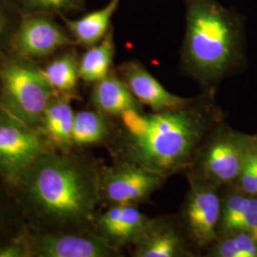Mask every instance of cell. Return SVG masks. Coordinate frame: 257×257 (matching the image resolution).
<instances>
[{"instance_id": "20", "label": "cell", "mask_w": 257, "mask_h": 257, "mask_svg": "<svg viewBox=\"0 0 257 257\" xmlns=\"http://www.w3.org/2000/svg\"><path fill=\"white\" fill-rule=\"evenodd\" d=\"M148 224L147 218L137 208L131 204L123 205L119 219L109 236L119 242L137 240Z\"/></svg>"}, {"instance_id": "6", "label": "cell", "mask_w": 257, "mask_h": 257, "mask_svg": "<svg viewBox=\"0 0 257 257\" xmlns=\"http://www.w3.org/2000/svg\"><path fill=\"white\" fill-rule=\"evenodd\" d=\"M44 155L42 141L27 125L11 116L0 117V169L19 175Z\"/></svg>"}, {"instance_id": "19", "label": "cell", "mask_w": 257, "mask_h": 257, "mask_svg": "<svg viewBox=\"0 0 257 257\" xmlns=\"http://www.w3.org/2000/svg\"><path fill=\"white\" fill-rule=\"evenodd\" d=\"M107 133L101 116L93 111L74 113L73 141L76 144H92L100 141Z\"/></svg>"}, {"instance_id": "16", "label": "cell", "mask_w": 257, "mask_h": 257, "mask_svg": "<svg viewBox=\"0 0 257 257\" xmlns=\"http://www.w3.org/2000/svg\"><path fill=\"white\" fill-rule=\"evenodd\" d=\"M137 256L175 257L181 253V242L174 230L148 224L136 240Z\"/></svg>"}, {"instance_id": "24", "label": "cell", "mask_w": 257, "mask_h": 257, "mask_svg": "<svg viewBox=\"0 0 257 257\" xmlns=\"http://www.w3.org/2000/svg\"><path fill=\"white\" fill-rule=\"evenodd\" d=\"M237 180H238L239 187L242 193H246L248 195L257 196L256 175L248 156L247 144H246L245 155L243 158V163H242L241 171L239 173Z\"/></svg>"}, {"instance_id": "14", "label": "cell", "mask_w": 257, "mask_h": 257, "mask_svg": "<svg viewBox=\"0 0 257 257\" xmlns=\"http://www.w3.org/2000/svg\"><path fill=\"white\" fill-rule=\"evenodd\" d=\"M115 46L113 40V29L101 41L87 48V51L79 59V77L86 82L95 83L106 77L110 73Z\"/></svg>"}, {"instance_id": "5", "label": "cell", "mask_w": 257, "mask_h": 257, "mask_svg": "<svg viewBox=\"0 0 257 257\" xmlns=\"http://www.w3.org/2000/svg\"><path fill=\"white\" fill-rule=\"evenodd\" d=\"M74 45V38L64 24H59L54 17L25 14L13 37L10 50L32 59L55 55L62 49Z\"/></svg>"}, {"instance_id": "4", "label": "cell", "mask_w": 257, "mask_h": 257, "mask_svg": "<svg viewBox=\"0 0 257 257\" xmlns=\"http://www.w3.org/2000/svg\"><path fill=\"white\" fill-rule=\"evenodd\" d=\"M0 87L3 106L27 126L43 118L55 92L40 68L11 50L0 55Z\"/></svg>"}, {"instance_id": "22", "label": "cell", "mask_w": 257, "mask_h": 257, "mask_svg": "<svg viewBox=\"0 0 257 257\" xmlns=\"http://www.w3.org/2000/svg\"><path fill=\"white\" fill-rule=\"evenodd\" d=\"M23 13L16 0H0V55L9 51Z\"/></svg>"}, {"instance_id": "3", "label": "cell", "mask_w": 257, "mask_h": 257, "mask_svg": "<svg viewBox=\"0 0 257 257\" xmlns=\"http://www.w3.org/2000/svg\"><path fill=\"white\" fill-rule=\"evenodd\" d=\"M30 170V193L47 213L59 219L77 220L93 210L97 200L96 184L77 162L42 156Z\"/></svg>"}, {"instance_id": "27", "label": "cell", "mask_w": 257, "mask_h": 257, "mask_svg": "<svg viewBox=\"0 0 257 257\" xmlns=\"http://www.w3.org/2000/svg\"><path fill=\"white\" fill-rule=\"evenodd\" d=\"M249 140H250V143H251L252 147L254 148L257 152V137L256 138H249Z\"/></svg>"}, {"instance_id": "13", "label": "cell", "mask_w": 257, "mask_h": 257, "mask_svg": "<svg viewBox=\"0 0 257 257\" xmlns=\"http://www.w3.org/2000/svg\"><path fill=\"white\" fill-rule=\"evenodd\" d=\"M92 101L96 107L110 114H122L128 110H139V101L123 79L113 72L94 83Z\"/></svg>"}, {"instance_id": "17", "label": "cell", "mask_w": 257, "mask_h": 257, "mask_svg": "<svg viewBox=\"0 0 257 257\" xmlns=\"http://www.w3.org/2000/svg\"><path fill=\"white\" fill-rule=\"evenodd\" d=\"M78 66L76 55L73 51H66L40 68V71L55 92H70L76 88L80 79Z\"/></svg>"}, {"instance_id": "9", "label": "cell", "mask_w": 257, "mask_h": 257, "mask_svg": "<svg viewBox=\"0 0 257 257\" xmlns=\"http://www.w3.org/2000/svg\"><path fill=\"white\" fill-rule=\"evenodd\" d=\"M220 200L213 188L196 186L186 206V221L194 240L199 246L213 242L220 217Z\"/></svg>"}, {"instance_id": "25", "label": "cell", "mask_w": 257, "mask_h": 257, "mask_svg": "<svg viewBox=\"0 0 257 257\" xmlns=\"http://www.w3.org/2000/svg\"><path fill=\"white\" fill-rule=\"evenodd\" d=\"M23 255V250L19 247H8L0 249V257H18Z\"/></svg>"}, {"instance_id": "2", "label": "cell", "mask_w": 257, "mask_h": 257, "mask_svg": "<svg viewBox=\"0 0 257 257\" xmlns=\"http://www.w3.org/2000/svg\"><path fill=\"white\" fill-rule=\"evenodd\" d=\"M121 116L128 132L131 157L159 175L183 166L202 135L199 115L182 107L153 115L128 110Z\"/></svg>"}, {"instance_id": "21", "label": "cell", "mask_w": 257, "mask_h": 257, "mask_svg": "<svg viewBox=\"0 0 257 257\" xmlns=\"http://www.w3.org/2000/svg\"><path fill=\"white\" fill-rule=\"evenodd\" d=\"M213 249L217 257H257V241L246 231H235Z\"/></svg>"}, {"instance_id": "1", "label": "cell", "mask_w": 257, "mask_h": 257, "mask_svg": "<svg viewBox=\"0 0 257 257\" xmlns=\"http://www.w3.org/2000/svg\"><path fill=\"white\" fill-rule=\"evenodd\" d=\"M183 2L185 68L201 82H216L244 62L246 18L218 0Z\"/></svg>"}, {"instance_id": "23", "label": "cell", "mask_w": 257, "mask_h": 257, "mask_svg": "<svg viewBox=\"0 0 257 257\" xmlns=\"http://www.w3.org/2000/svg\"><path fill=\"white\" fill-rule=\"evenodd\" d=\"M249 195L246 193L232 194L227 198L221 212V227L226 233L237 230L238 224L244 216Z\"/></svg>"}, {"instance_id": "10", "label": "cell", "mask_w": 257, "mask_h": 257, "mask_svg": "<svg viewBox=\"0 0 257 257\" xmlns=\"http://www.w3.org/2000/svg\"><path fill=\"white\" fill-rule=\"evenodd\" d=\"M161 175L134 164L112 171L104 182V193L110 201L127 205L145 198L161 183Z\"/></svg>"}, {"instance_id": "12", "label": "cell", "mask_w": 257, "mask_h": 257, "mask_svg": "<svg viewBox=\"0 0 257 257\" xmlns=\"http://www.w3.org/2000/svg\"><path fill=\"white\" fill-rule=\"evenodd\" d=\"M121 0H110L101 9L85 14L78 19L61 18L62 23L74 38L75 45L89 48L99 43L111 28V19Z\"/></svg>"}, {"instance_id": "11", "label": "cell", "mask_w": 257, "mask_h": 257, "mask_svg": "<svg viewBox=\"0 0 257 257\" xmlns=\"http://www.w3.org/2000/svg\"><path fill=\"white\" fill-rule=\"evenodd\" d=\"M37 248L40 256L46 257H104L113 252L103 239L72 234L43 236Z\"/></svg>"}, {"instance_id": "8", "label": "cell", "mask_w": 257, "mask_h": 257, "mask_svg": "<svg viewBox=\"0 0 257 257\" xmlns=\"http://www.w3.org/2000/svg\"><path fill=\"white\" fill-rule=\"evenodd\" d=\"M247 138L234 134L223 135L208 148L203 161L206 177L225 183L237 179L245 155Z\"/></svg>"}, {"instance_id": "7", "label": "cell", "mask_w": 257, "mask_h": 257, "mask_svg": "<svg viewBox=\"0 0 257 257\" xmlns=\"http://www.w3.org/2000/svg\"><path fill=\"white\" fill-rule=\"evenodd\" d=\"M120 76L138 101L150 106L156 111L184 107L190 99L175 95L138 61H127L120 65Z\"/></svg>"}, {"instance_id": "18", "label": "cell", "mask_w": 257, "mask_h": 257, "mask_svg": "<svg viewBox=\"0 0 257 257\" xmlns=\"http://www.w3.org/2000/svg\"><path fill=\"white\" fill-rule=\"evenodd\" d=\"M16 2L23 15L43 14L59 19L82 12L86 7V0H16Z\"/></svg>"}, {"instance_id": "15", "label": "cell", "mask_w": 257, "mask_h": 257, "mask_svg": "<svg viewBox=\"0 0 257 257\" xmlns=\"http://www.w3.org/2000/svg\"><path fill=\"white\" fill-rule=\"evenodd\" d=\"M74 111L67 98H52L43 114L47 136L59 147H69L74 142Z\"/></svg>"}, {"instance_id": "26", "label": "cell", "mask_w": 257, "mask_h": 257, "mask_svg": "<svg viewBox=\"0 0 257 257\" xmlns=\"http://www.w3.org/2000/svg\"><path fill=\"white\" fill-rule=\"evenodd\" d=\"M247 146H248V156H249L250 161H251L252 166H253V169H254V172H255L257 180V152L255 151V149L252 147V145H251V143H250V140H249V138H247Z\"/></svg>"}]
</instances>
